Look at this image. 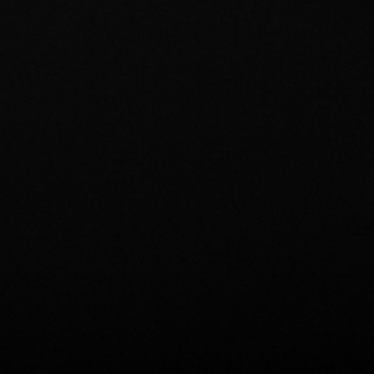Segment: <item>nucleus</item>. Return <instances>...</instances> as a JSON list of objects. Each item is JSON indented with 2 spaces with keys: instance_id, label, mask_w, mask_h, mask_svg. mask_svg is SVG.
Segmentation results:
<instances>
[]
</instances>
